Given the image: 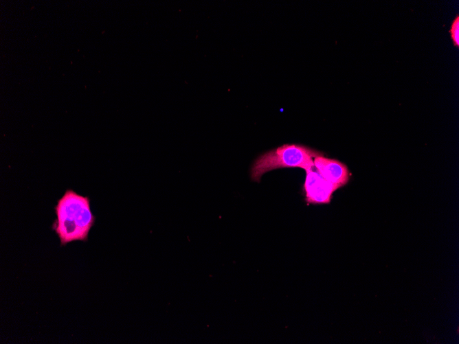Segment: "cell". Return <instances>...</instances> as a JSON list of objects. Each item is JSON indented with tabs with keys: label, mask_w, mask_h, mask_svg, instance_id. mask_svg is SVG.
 Wrapping results in <instances>:
<instances>
[{
	"label": "cell",
	"mask_w": 459,
	"mask_h": 344,
	"mask_svg": "<svg viewBox=\"0 0 459 344\" xmlns=\"http://www.w3.org/2000/svg\"><path fill=\"white\" fill-rule=\"evenodd\" d=\"M57 218L52 229L58 235L62 246L74 240L87 241L96 217L90 209V198L71 189L58 200L55 207Z\"/></svg>",
	"instance_id": "1"
},
{
	"label": "cell",
	"mask_w": 459,
	"mask_h": 344,
	"mask_svg": "<svg viewBox=\"0 0 459 344\" xmlns=\"http://www.w3.org/2000/svg\"><path fill=\"white\" fill-rule=\"evenodd\" d=\"M322 153L298 144H283L266 152L253 164L252 180L259 182L266 172L282 168H301L306 172L315 169L313 159Z\"/></svg>",
	"instance_id": "2"
},
{
	"label": "cell",
	"mask_w": 459,
	"mask_h": 344,
	"mask_svg": "<svg viewBox=\"0 0 459 344\" xmlns=\"http://www.w3.org/2000/svg\"><path fill=\"white\" fill-rule=\"evenodd\" d=\"M339 189L324 179L315 168L306 172L304 183L306 201L312 204L329 203L333 193Z\"/></svg>",
	"instance_id": "3"
},
{
	"label": "cell",
	"mask_w": 459,
	"mask_h": 344,
	"mask_svg": "<svg viewBox=\"0 0 459 344\" xmlns=\"http://www.w3.org/2000/svg\"><path fill=\"white\" fill-rule=\"evenodd\" d=\"M315 170L327 181L338 188L349 181L350 173L347 166L341 161L325 157L323 154L313 159Z\"/></svg>",
	"instance_id": "4"
},
{
	"label": "cell",
	"mask_w": 459,
	"mask_h": 344,
	"mask_svg": "<svg viewBox=\"0 0 459 344\" xmlns=\"http://www.w3.org/2000/svg\"><path fill=\"white\" fill-rule=\"evenodd\" d=\"M450 34L454 44L456 46H459V16H457L454 20L451 28Z\"/></svg>",
	"instance_id": "5"
}]
</instances>
